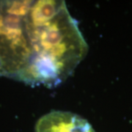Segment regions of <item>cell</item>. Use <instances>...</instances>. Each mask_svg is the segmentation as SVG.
<instances>
[{
	"instance_id": "6da1fadb",
	"label": "cell",
	"mask_w": 132,
	"mask_h": 132,
	"mask_svg": "<svg viewBox=\"0 0 132 132\" xmlns=\"http://www.w3.org/2000/svg\"><path fill=\"white\" fill-rule=\"evenodd\" d=\"M31 2L27 17L32 63L26 82L54 87L85 59L88 46L64 1Z\"/></svg>"
},
{
	"instance_id": "7a4b0ae2",
	"label": "cell",
	"mask_w": 132,
	"mask_h": 132,
	"mask_svg": "<svg viewBox=\"0 0 132 132\" xmlns=\"http://www.w3.org/2000/svg\"><path fill=\"white\" fill-rule=\"evenodd\" d=\"M35 132H95L89 122L76 114L53 110L40 118Z\"/></svg>"
}]
</instances>
